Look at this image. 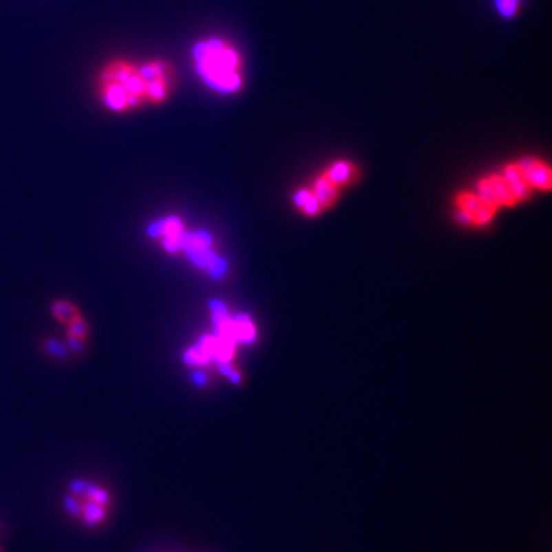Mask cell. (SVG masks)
Segmentation results:
<instances>
[{"label": "cell", "mask_w": 552, "mask_h": 552, "mask_svg": "<svg viewBox=\"0 0 552 552\" xmlns=\"http://www.w3.org/2000/svg\"><path fill=\"white\" fill-rule=\"evenodd\" d=\"M522 0H496V6L502 16L513 17L520 8Z\"/></svg>", "instance_id": "ac0fdd59"}, {"label": "cell", "mask_w": 552, "mask_h": 552, "mask_svg": "<svg viewBox=\"0 0 552 552\" xmlns=\"http://www.w3.org/2000/svg\"><path fill=\"white\" fill-rule=\"evenodd\" d=\"M45 350L48 352L54 358H59V359H63L66 358V348L63 344H60L59 341L56 339H48L45 342Z\"/></svg>", "instance_id": "ffe728a7"}, {"label": "cell", "mask_w": 552, "mask_h": 552, "mask_svg": "<svg viewBox=\"0 0 552 552\" xmlns=\"http://www.w3.org/2000/svg\"><path fill=\"white\" fill-rule=\"evenodd\" d=\"M68 347H70L71 350H74V352H76V353H80V352H82V350H83V347H85L83 339L74 338V336H70V338H68Z\"/></svg>", "instance_id": "603a6c76"}, {"label": "cell", "mask_w": 552, "mask_h": 552, "mask_svg": "<svg viewBox=\"0 0 552 552\" xmlns=\"http://www.w3.org/2000/svg\"><path fill=\"white\" fill-rule=\"evenodd\" d=\"M232 322H233L235 341H241L247 344V342H252L255 339V327L247 316L240 315L235 319H232Z\"/></svg>", "instance_id": "8fae6325"}, {"label": "cell", "mask_w": 552, "mask_h": 552, "mask_svg": "<svg viewBox=\"0 0 552 552\" xmlns=\"http://www.w3.org/2000/svg\"><path fill=\"white\" fill-rule=\"evenodd\" d=\"M296 204L301 206L308 215H313L318 212L319 209V203L318 200L315 198V195L312 192H307V191H302L298 195H296Z\"/></svg>", "instance_id": "2e32d148"}, {"label": "cell", "mask_w": 552, "mask_h": 552, "mask_svg": "<svg viewBox=\"0 0 552 552\" xmlns=\"http://www.w3.org/2000/svg\"><path fill=\"white\" fill-rule=\"evenodd\" d=\"M220 372L223 373V374L231 376V374L233 373V368H232V367H229V365H226V363H223V365H221V368H220Z\"/></svg>", "instance_id": "484cf974"}, {"label": "cell", "mask_w": 552, "mask_h": 552, "mask_svg": "<svg viewBox=\"0 0 552 552\" xmlns=\"http://www.w3.org/2000/svg\"><path fill=\"white\" fill-rule=\"evenodd\" d=\"M457 204L460 207V212L463 215H467V218L469 220V223L483 224L493 218V215L496 212V207L488 204L487 201H483L479 195H471V193H462L457 198Z\"/></svg>", "instance_id": "5b68a950"}, {"label": "cell", "mask_w": 552, "mask_h": 552, "mask_svg": "<svg viewBox=\"0 0 552 552\" xmlns=\"http://www.w3.org/2000/svg\"><path fill=\"white\" fill-rule=\"evenodd\" d=\"M181 232H184V226L178 218L171 217L166 220H158L156 223H152L147 227V233L151 235L152 238H158L160 235H164V237H171V235H178Z\"/></svg>", "instance_id": "ba28073f"}, {"label": "cell", "mask_w": 552, "mask_h": 552, "mask_svg": "<svg viewBox=\"0 0 552 552\" xmlns=\"http://www.w3.org/2000/svg\"><path fill=\"white\" fill-rule=\"evenodd\" d=\"M353 172L354 169L352 164L347 163V161H341V163H336L330 167L326 175L335 184H339V183H347V181L352 178Z\"/></svg>", "instance_id": "7c38bea8"}, {"label": "cell", "mask_w": 552, "mask_h": 552, "mask_svg": "<svg viewBox=\"0 0 552 552\" xmlns=\"http://www.w3.org/2000/svg\"><path fill=\"white\" fill-rule=\"evenodd\" d=\"M80 518L89 527H97L106 518V507H102L89 499H83Z\"/></svg>", "instance_id": "9c48e42d"}, {"label": "cell", "mask_w": 552, "mask_h": 552, "mask_svg": "<svg viewBox=\"0 0 552 552\" xmlns=\"http://www.w3.org/2000/svg\"><path fill=\"white\" fill-rule=\"evenodd\" d=\"M68 332H70V336L83 339L85 336L87 335V324H86L83 318H80V316H78V318H76L68 324Z\"/></svg>", "instance_id": "d6986e66"}, {"label": "cell", "mask_w": 552, "mask_h": 552, "mask_svg": "<svg viewBox=\"0 0 552 552\" xmlns=\"http://www.w3.org/2000/svg\"><path fill=\"white\" fill-rule=\"evenodd\" d=\"M209 358H211V356H209L206 350L200 346L192 347L184 353V361L187 363H191V365H204V363L209 362Z\"/></svg>", "instance_id": "e0dca14e"}, {"label": "cell", "mask_w": 552, "mask_h": 552, "mask_svg": "<svg viewBox=\"0 0 552 552\" xmlns=\"http://www.w3.org/2000/svg\"><path fill=\"white\" fill-rule=\"evenodd\" d=\"M177 72L169 60L152 57L109 59L96 77V94L107 111L125 114L145 106H160L172 98Z\"/></svg>", "instance_id": "6da1fadb"}, {"label": "cell", "mask_w": 552, "mask_h": 552, "mask_svg": "<svg viewBox=\"0 0 552 552\" xmlns=\"http://www.w3.org/2000/svg\"><path fill=\"white\" fill-rule=\"evenodd\" d=\"M85 496H86V499H89L92 502L102 505V507H107V505L111 503V494L107 493L105 488L98 487V485H94L91 482H87Z\"/></svg>", "instance_id": "9a60e30c"}, {"label": "cell", "mask_w": 552, "mask_h": 552, "mask_svg": "<svg viewBox=\"0 0 552 552\" xmlns=\"http://www.w3.org/2000/svg\"><path fill=\"white\" fill-rule=\"evenodd\" d=\"M207 268H209V272H211V275L213 276V278H221V276L226 273L227 264H226V261L223 258H215L212 261V264L209 266Z\"/></svg>", "instance_id": "7402d4cb"}, {"label": "cell", "mask_w": 552, "mask_h": 552, "mask_svg": "<svg viewBox=\"0 0 552 552\" xmlns=\"http://www.w3.org/2000/svg\"><path fill=\"white\" fill-rule=\"evenodd\" d=\"M180 248H184L187 257L192 259L193 264L198 267L207 268L212 264V261L217 258L212 252V237L207 232L197 233H186L181 232L178 235Z\"/></svg>", "instance_id": "3957f363"}, {"label": "cell", "mask_w": 552, "mask_h": 552, "mask_svg": "<svg viewBox=\"0 0 552 552\" xmlns=\"http://www.w3.org/2000/svg\"><path fill=\"white\" fill-rule=\"evenodd\" d=\"M233 344H235V342L223 339V338H218V336H217V342H215V348H213L212 356L218 362L227 363L229 361H231L232 354H233Z\"/></svg>", "instance_id": "5bb4252c"}, {"label": "cell", "mask_w": 552, "mask_h": 552, "mask_svg": "<svg viewBox=\"0 0 552 552\" xmlns=\"http://www.w3.org/2000/svg\"><path fill=\"white\" fill-rule=\"evenodd\" d=\"M52 312H54V316H56L60 322H65V324H70V322L78 318L77 308L66 301L56 302L52 307Z\"/></svg>", "instance_id": "4fadbf2b"}, {"label": "cell", "mask_w": 552, "mask_h": 552, "mask_svg": "<svg viewBox=\"0 0 552 552\" xmlns=\"http://www.w3.org/2000/svg\"><path fill=\"white\" fill-rule=\"evenodd\" d=\"M231 379H232V382H240V374L233 372V373L231 374Z\"/></svg>", "instance_id": "4316f807"}, {"label": "cell", "mask_w": 552, "mask_h": 552, "mask_svg": "<svg viewBox=\"0 0 552 552\" xmlns=\"http://www.w3.org/2000/svg\"><path fill=\"white\" fill-rule=\"evenodd\" d=\"M191 60L203 85L220 96H233L244 87V59L231 40L220 36L200 39L192 46Z\"/></svg>", "instance_id": "7a4b0ae2"}, {"label": "cell", "mask_w": 552, "mask_h": 552, "mask_svg": "<svg viewBox=\"0 0 552 552\" xmlns=\"http://www.w3.org/2000/svg\"><path fill=\"white\" fill-rule=\"evenodd\" d=\"M207 381V376L203 372H197L193 374V382L197 383V385H204Z\"/></svg>", "instance_id": "d4e9b609"}, {"label": "cell", "mask_w": 552, "mask_h": 552, "mask_svg": "<svg viewBox=\"0 0 552 552\" xmlns=\"http://www.w3.org/2000/svg\"><path fill=\"white\" fill-rule=\"evenodd\" d=\"M479 197L493 207L502 204L511 206L517 201L513 191H511V187L500 175H493V177L480 181Z\"/></svg>", "instance_id": "277c9868"}, {"label": "cell", "mask_w": 552, "mask_h": 552, "mask_svg": "<svg viewBox=\"0 0 552 552\" xmlns=\"http://www.w3.org/2000/svg\"><path fill=\"white\" fill-rule=\"evenodd\" d=\"M82 502L83 499H80L78 496H68L65 499V508L68 513L74 517H80V513H82Z\"/></svg>", "instance_id": "44dd1931"}, {"label": "cell", "mask_w": 552, "mask_h": 552, "mask_svg": "<svg viewBox=\"0 0 552 552\" xmlns=\"http://www.w3.org/2000/svg\"><path fill=\"white\" fill-rule=\"evenodd\" d=\"M0 552H5V551H3V548H2V546H0Z\"/></svg>", "instance_id": "83f0119b"}, {"label": "cell", "mask_w": 552, "mask_h": 552, "mask_svg": "<svg viewBox=\"0 0 552 552\" xmlns=\"http://www.w3.org/2000/svg\"><path fill=\"white\" fill-rule=\"evenodd\" d=\"M503 178L508 183V186L511 187V191H513L517 201L524 198V197H528L531 184H529V181L527 180V177H524V173L520 169V166H518V164H509L507 169H505Z\"/></svg>", "instance_id": "52a82bcc"}, {"label": "cell", "mask_w": 552, "mask_h": 552, "mask_svg": "<svg viewBox=\"0 0 552 552\" xmlns=\"http://www.w3.org/2000/svg\"><path fill=\"white\" fill-rule=\"evenodd\" d=\"M211 308H212L213 315L226 313V307H224L223 302H220V301H212V302H211Z\"/></svg>", "instance_id": "cb8c5ba5"}, {"label": "cell", "mask_w": 552, "mask_h": 552, "mask_svg": "<svg viewBox=\"0 0 552 552\" xmlns=\"http://www.w3.org/2000/svg\"><path fill=\"white\" fill-rule=\"evenodd\" d=\"M523 171L524 177L529 181L531 186L540 187V189H549L552 184V175L548 164H544L540 160L527 158L517 163Z\"/></svg>", "instance_id": "8992f818"}, {"label": "cell", "mask_w": 552, "mask_h": 552, "mask_svg": "<svg viewBox=\"0 0 552 552\" xmlns=\"http://www.w3.org/2000/svg\"><path fill=\"white\" fill-rule=\"evenodd\" d=\"M336 186L327 175L321 177L315 184V198L318 200L319 206H330L336 198Z\"/></svg>", "instance_id": "30bf717a"}]
</instances>
